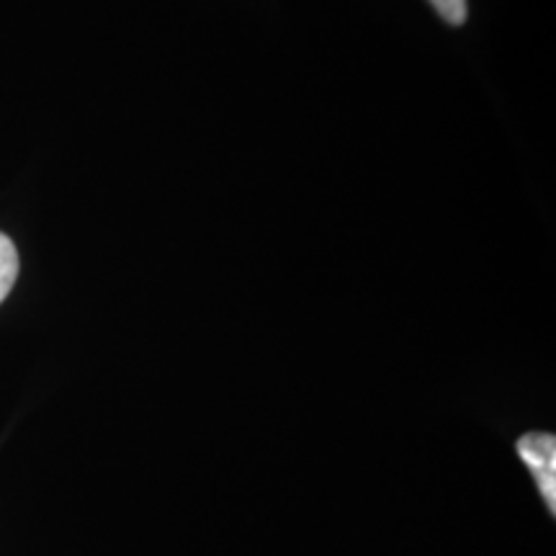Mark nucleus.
Wrapping results in <instances>:
<instances>
[{"instance_id": "nucleus-1", "label": "nucleus", "mask_w": 556, "mask_h": 556, "mask_svg": "<svg viewBox=\"0 0 556 556\" xmlns=\"http://www.w3.org/2000/svg\"><path fill=\"white\" fill-rule=\"evenodd\" d=\"M520 462L531 469L548 510H556V438L552 433H526L518 438Z\"/></svg>"}, {"instance_id": "nucleus-2", "label": "nucleus", "mask_w": 556, "mask_h": 556, "mask_svg": "<svg viewBox=\"0 0 556 556\" xmlns=\"http://www.w3.org/2000/svg\"><path fill=\"white\" fill-rule=\"evenodd\" d=\"M18 276V253L16 245L0 232V302L11 294L13 283Z\"/></svg>"}, {"instance_id": "nucleus-3", "label": "nucleus", "mask_w": 556, "mask_h": 556, "mask_svg": "<svg viewBox=\"0 0 556 556\" xmlns=\"http://www.w3.org/2000/svg\"><path fill=\"white\" fill-rule=\"evenodd\" d=\"M430 5L451 26H462L467 21V0H430Z\"/></svg>"}]
</instances>
